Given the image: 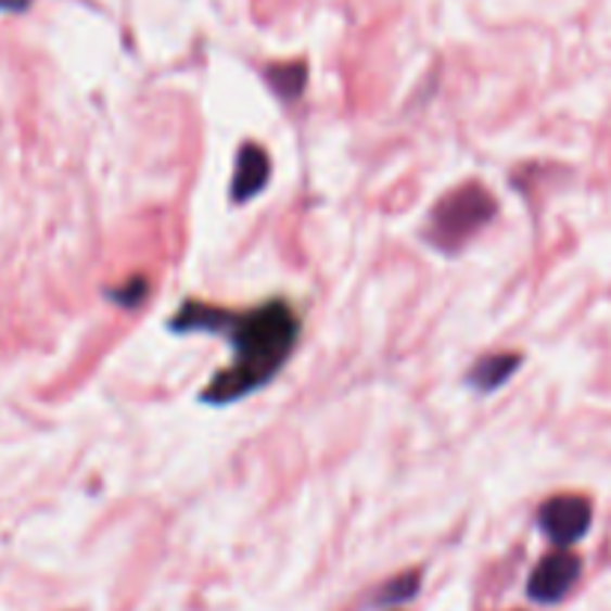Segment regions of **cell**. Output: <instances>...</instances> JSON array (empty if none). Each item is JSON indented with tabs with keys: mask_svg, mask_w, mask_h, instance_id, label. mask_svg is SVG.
Masks as SVG:
<instances>
[{
	"mask_svg": "<svg viewBox=\"0 0 611 611\" xmlns=\"http://www.w3.org/2000/svg\"><path fill=\"white\" fill-rule=\"evenodd\" d=\"M177 331H212L227 334L236 346L233 365L212 379V385L203 391V400L224 406L251 391L263 389L298 343V314L287 302H266V305L230 314L224 307L186 302L170 322Z\"/></svg>",
	"mask_w": 611,
	"mask_h": 611,
	"instance_id": "obj_1",
	"label": "cell"
},
{
	"mask_svg": "<svg viewBox=\"0 0 611 611\" xmlns=\"http://www.w3.org/2000/svg\"><path fill=\"white\" fill-rule=\"evenodd\" d=\"M495 201L489 191L469 182L454 194H447L445 201L433 209V221H430V239L435 245L454 251L462 242H469L471 236L481 230L483 224L493 221Z\"/></svg>",
	"mask_w": 611,
	"mask_h": 611,
	"instance_id": "obj_2",
	"label": "cell"
},
{
	"mask_svg": "<svg viewBox=\"0 0 611 611\" xmlns=\"http://www.w3.org/2000/svg\"><path fill=\"white\" fill-rule=\"evenodd\" d=\"M540 529L555 546H573L590 529V505L582 495H555L540 507Z\"/></svg>",
	"mask_w": 611,
	"mask_h": 611,
	"instance_id": "obj_3",
	"label": "cell"
},
{
	"mask_svg": "<svg viewBox=\"0 0 611 611\" xmlns=\"http://www.w3.org/2000/svg\"><path fill=\"white\" fill-rule=\"evenodd\" d=\"M578 573H582V561L573 552L558 549V552L546 555L540 564L534 567V573H531L529 597L543 602V606L564 600L570 588L576 585Z\"/></svg>",
	"mask_w": 611,
	"mask_h": 611,
	"instance_id": "obj_4",
	"label": "cell"
},
{
	"mask_svg": "<svg viewBox=\"0 0 611 611\" xmlns=\"http://www.w3.org/2000/svg\"><path fill=\"white\" fill-rule=\"evenodd\" d=\"M271 174L269 153L257 147V143H245L239 155H236V177H233V201L245 203L257 198L259 191L266 189Z\"/></svg>",
	"mask_w": 611,
	"mask_h": 611,
	"instance_id": "obj_5",
	"label": "cell"
},
{
	"mask_svg": "<svg viewBox=\"0 0 611 611\" xmlns=\"http://www.w3.org/2000/svg\"><path fill=\"white\" fill-rule=\"evenodd\" d=\"M522 365V355L517 353H498V355H486L481 358L474 370L469 373V382L474 389L481 391H495L498 385H505L510 373Z\"/></svg>",
	"mask_w": 611,
	"mask_h": 611,
	"instance_id": "obj_6",
	"label": "cell"
},
{
	"mask_svg": "<svg viewBox=\"0 0 611 611\" xmlns=\"http://www.w3.org/2000/svg\"><path fill=\"white\" fill-rule=\"evenodd\" d=\"M269 81L271 87L278 90V96H283V99H295V96L305 90L307 66L305 63H281V66H271Z\"/></svg>",
	"mask_w": 611,
	"mask_h": 611,
	"instance_id": "obj_7",
	"label": "cell"
},
{
	"mask_svg": "<svg viewBox=\"0 0 611 611\" xmlns=\"http://www.w3.org/2000/svg\"><path fill=\"white\" fill-rule=\"evenodd\" d=\"M143 290H147V281L138 278V281H129V293H111V298H117V302H123L126 307H135L141 302Z\"/></svg>",
	"mask_w": 611,
	"mask_h": 611,
	"instance_id": "obj_8",
	"label": "cell"
},
{
	"mask_svg": "<svg viewBox=\"0 0 611 611\" xmlns=\"http://www.w3.org/2000/svg\"><path fill=\"white\" fill-rule=\"evenodd\" d=\"M30 0H0V10H7V12H22L24 7H27Z\"/></svg>",
	"mask_w": 611,
	"mask_h": 611,
	"instance_id": "obj_9",
	"label": "cell"
}]
</instances>
